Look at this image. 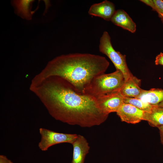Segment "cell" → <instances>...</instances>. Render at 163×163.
I'll use <instances>...</instances> for the list:
<instances>
[{
    "mask_svg": "<svg viewBox=\"0 0 163 163\" xmlns=\"http://www.w3.org/2000/svg\"><path fill=\"white\" fill-rule=\"evenodd\" d=\"M29 89L53 117L64 123L90 127L101 124L108 117L98 107L95 98L79 93L61 77L31 82Z\"/></svg>",
    "mask_w": 163,
    "mask_h": 163,
    "instance_id": "obj_1",
    "label": "cell"
},
{
    "mask_svg": "<svg viewBox=\"0 0 163 163\" xmlns=\"http://www.w3.org/2000/svg\"><path fill=\"white\" fill-rule=\"evenodd\" d=\"M109 62L104 57L89 53H74L56 57L32 79L37 82L58 76L69 82L78 92L84 90L94 77L104 74Z\"/></svg>",
    "mask_w": 163,
    "mask_h": 163,
    "instance_id": "obj_2",
    "label": "cell"
},
{
    "mask_svg": "<svg viewBox=\"0 0 163 163\" xmlns=\"http://www.w3.org/2000/svg\"><path fill=\"white\" fill-rule=\"evenodd\" d=\"M124 76L120 70L104 74L94 78L84 90L83 94L95 98L120 91L125 82Z\"/></svg>",
    "mask_w": 163,
    "mask_h": 163,
    "instance_id": "obj_3",
    "label": "cell"
},
{
    "mask_svg": "<svg viewBox=\"0 0 163 163\" xmlns=\"http://www.w3.org/2000/svg\"><path fill=\"white\" fill-rule=\"evenodd\" d=\"M99 50L101 53L109 58L116 70H119L122 73L125 81L133 76L127 65L126 56L115 50L111 44L110 37L106 31L103 32L100 38Z\"/></svg>",
    "mask_w": 163,
    "mask_h": 163,
    "instance_id": "obj_4",
    "label": "cell"
},
{
    "mask_svg": "<svg viewBox=\"0 0 163 163\" xmlns=\"http://www.w3.org/2000/svg\"><path fill=\"white\" fill-rule=\"evenodd\" d=\"M39 133L41 138L38 146L43 151H47L51 146L57 144L63 143L72 144L78 135L56 132L42 128H40Z\"/></svg>",
    "mask_w": 163,
    "mask_h": 163,
    "instance_id": "obj_5",
    "label": "cell"
},
{
    "mask_svg": "<svg viewBox=\"0 0 163 163\" xmlns=\"http://www.w3.org/2000/svg\"><path fill=\"white\" fill-rule=\"evenodd\" d=\"M95 99L99 109L108 114L116 112L124 103L123 97L120 91L103 95Z\"/></svg>",
    "mask_w": 163,
    "mask_h": 163,
    "instance_id": "obj_6",
    "label": "cell"
},
{
    "mask_svg": "<svg viewBox=\"0 0 163 163\" xmlns=\"http://www.w3.org/2000/svg\"><path fill=\"white\" fill-rule=\"evenodd\" d=\"M144 111L135 106L123 103L116 112L121 121L135 124L143 120Z\"/></svg>",
    "mask_w": 163,
    "mask_h": 163,
    "instance_id": "obj_7",
    "label": "cell"
},
{
    "mask_svg": "<svg viewBox=\"0 0 163 163\" xmlns=\"http://www.w3.org/2000/svg\"><path fill=\"white\" fill-rule=\"evenodd\" d=\"M115 6L112 2L107 0L92 5L88 14L91 15L101 17L107 21H110L116 11Z\"/></svg>",
    "mask_w": 163,
    "mask_h": 163,
    "instance_id": "obj_8",
    "label": "cell"
},
{
    "mask_svg": "<svg viewBox=\"0 0 163 163\" xmlns=\"http://www.w3.org/2000/svg\"><path fill=\"white\" fill-rule=\"evenodd\" d=\"M72 144L73 151L71 163H84L85 157L90 149L86 139L82 135H78Z\"/></svg>",
    "mask_w": 163,
    "mask_h": 163,
    "instance_id": "obj_9",
    "label": "cell"
},
{
    "mask_svg": "<svg viewBox=\"0 0 163 163\" xmlns=\"http://www.w3.org/2000/svg\"><path fill=\"white\" fill-rule=\"evenodd\" d=\"M141 82L133 75L125 81L120 92L123 97L139 98L144 91L140 87Z\"/></svg>",
    "mask_w": 163,
    "mask_h": 163,
    "instance_id": "obj_10",
    "label": "cell"
},
{
    "mask_svg": "<svg viewBox=\"0 0 163 163\" xmlns=\"http://www.w3.org/2000/svg\"><path fill=\"white\" fill-rule=\"evenodd\" d=\"M110 21L117 26L135 33L136 30V25L130 17L124 10H116L111 18Z\"/></svg>",
    "mask_w": 163,
    "mask_h": 163,
    "instance_id": "obj_11",
    "label": "cell"
},
{
    "mask_svg": "<svg viewBox=\"0 0 163 163\" xmlns=\"http://www.w3.org/2000/svg\"><path fill=\"white\" fill-rule=\"evenodd\" d=\"M143 120L147 121L152 127L163 126V107L154 105L150 111H144Z\"/></svg>",
    "mask_w": 163,
    "mask_h": 163,
    "instance_id": "obj_12",
    "label": "cell"
},
{
    "mask_svg": "<svg viewBox=\"0 0 163 163\" xmlns=\"http://www.w3.org/2000/svg\"><path fill=\"white\" fill-rule=\"evenodd\" d=\"M139 98L151 105H158L163 101V89L153 88L149 90H144Z\"/></svg>",
    "mask_w": 163,
    "mask_h": 163,
    "instance_id": "obj_13",
    "label": "cell"
},
{
    "mask_svg": "<svg viewBox=\"0 0 163 163\" xmlns=\"http://www.w3.org/2000/svg\"><path fill=\"white\" fill-rule=\"evenodd\" d=\"M32 0H18L13 2L17 13L23 18L30 20L31 19L32 13L30 10V5Z\"/></svg>",
    "mask_w": 163,
    "mask_h": 163,
    "instance_id": "obj_14",
    "label": "cell"
},
{
    "mask_svg": "<svg viewBox=\"0 0 163 163\" xmlns=\"http://www.w3.org/2000/svg\"><path fill=\"white\" fill-rule=\"evenodd\" d=\"M123 102L131 104L145 112L150 111L154 105L143 101L139 98L123 97Z\"/></svg>",
    "mask_w": 163,
    "mask_h": 163,
    "instance_id": "obj_15",
    "label": "cell"
},
{
    "mask_svg": "<svg viewBox=\"0 0 163 163\" xmlns=\"http://www.w3.org/2000/svg\"><path fill=\"white\" fill-rule=\"evenodd\" d=\"M156 7V11L158 13L159 16L163 19V1L161 0H153Z\"/></svg>",
    "mask_w": 163,
    "mask_h": 163,
    "instance_id": "obj_16",
    "label": "cell"
},
{
    "mask_svg": "<svg viewBox=\"0 0 163 163\" xmlns=\"http://www.w3.org/2000/svg\"><path fill=\"white\" fill-rule=\"evenodd\" d=\"M155 63L156 65L163 66V53L161 52L155 58Z\"/></svg>",
    "mask_w": 163,
    "mask_h": 163,
    "instance_id": "obj_17",
    "label": "cell"
},
{
    "mask_svg": "<svg viewBox=\"0 0 163 163\" xmlns=\"http://www.w3.org/2000/svg\"><path fill=\"white\" fill-rule=\"evenodd\" d=\"M140 1L151 7L154 11H156V7L153 0H142Z\"/></svg>",
    "mask_w": 163,
    "mask_h": 163,
    "instance_id": "obj_18",
    "label": "cell"
},
{
    "mask_svg": "<svg viewBox=\"0 0 163 163\" xmlns=\"http://www.w3.org/2000/svg\"><path fill=\"white\" fill-rule=\"evenodd\" d=\"M0 163H13L5 155H0Z\"/></svg>",
    "mask_w": 163,
    "mask_h": 163,
    "instance_id": "obj_19",
    "label": "cell"
},
{
    "mask_svg": "<svg viewBox=\"0 0 163 163\" xmlns=\"http://www.w3.org/2000/svg\"><path fill=\"white\" fill-rule=\"evenodd\" d=\"M158 128L159 130L161 142L163 145V126L159 127Z\"/></svg>",
    "mask_w": 163,
    "mask_h": 163,
    "instance_id": "obj_20",
    "label": "cell"
},
{
    "mask_svg": "<svg viewBox=\"0 0 163 163\" xmlns=\"http://www.w3.org/2000/svg\"><path fill=\"white\" fill-rule=\"evenodd\" d=\"M158 106L163 107V101L157 105Z\"/></svg>",
    "mask_w": 163,
    "mask_h": 163,
    "instance_id": "obj_21",
    "label": "cell"
},
{
    "mask_svg": "<svg viewBox=\"0 0 163 163\" xmlns=\"http://www.w3.org/2000/svg\"><path fill=\"white\" fill-rule=\"evenodd\" d=\"M162 19L163 20V19Z\"/></svg>",
    "mask_w": 163,
    "mask_h": 163,
    "instance_id": "obj_22",
    "label": "cell"
}]
</instances>
